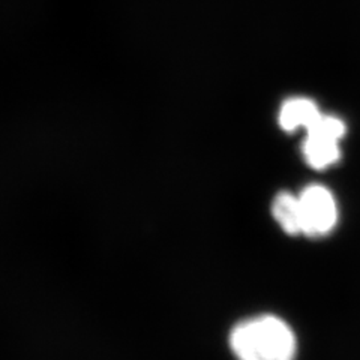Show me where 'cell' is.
<instances>
[{
	"mask_svg": "<svg viewBox=\"0 0 360 360\" xmlns=\"http://www.w3.org/2000/svg\"><path fill=\"white\" fill-rule=\"evenodd\" d=\"M239 360H295L296 338L290 326L274 315L242 321L230 336Z\"/></svg>",
	"mask_w": 360,
	"mask_h": 360,
	"instance_id": "1",
	"label": "cell"
},
{
	"mask_svg": "<svg viewBox=\"0 0 360 360\" xmlns=\"http://www.w3.org/2000/svg\"><path fill=\"white\" fill-rule=\"evenodd\" d=\"M303 155H305L307 162L312 167L321 170L328 168L340 160V141L320 139V137H308L303 143Z\"/></svg>",
	"mask_w": 360,
	"mask_h": 360,
	"instance_id": "5",
	"label": "cell"
},
{
	"mask_svg": "<svg viewBox=\"0 0 360 360\" xmlns=\"http://www.w3.org/2000/svg\"><path fill=\"white\" fill-rule=\"evenodd\" d=\"M272 213L283 230L291 236L302 233V213L299 197L290 193H281L276 195L272 205Z\"/></svg>",
	"mask_w": 360,
	"mask_h": 360,
	"instance_id": "4",
	"label": "cell"
},
{
	"mask_svg": "<svg viewBox=\"0 0 360 360\" xmlns=\"http://www.w3.org/2000/svg\"><path fill=\"white\" fill-rule=\"evenodd\" d=\"M321 115L315 101L307 96L288 98L279 110V127L287 132H292L299 128L307 129L311 123Z\"/></svg>",
	"mask_w": 360,
	"mask_h": 360,
	"instance_id": "3",
	"label": "cell"
},
{
	"mask_svg": "<svg viewBox=\"0 0 360 360\" xmlns=\"http://www.w3.org/2000/svg\"><path fill=\"white\" fill-rule=\"evenodd\" d=\"M302 233L309 238H321L333 230L338 209L333 195L320 185H311L299 195Z\"/></svg>",
	"mask_w": 360,
	"mask_h": 360,
	"instance_id": "2",
	"label": "cell"
},
{
	"mask_svg": "<svg viewBox=\"0 0 360 360\" xmlns=\"http://www.w3.org/2000/svg\"><path fill=\"white\" fill-rule=\"evenodd\" d=\"M308 137H320L340 141L345 135V123L336 116L321 115L305 129Z\"/></svg>",
	"mask_w": 360,
	"mask_h": 360,
	"instance_id": "6",
	"label": "cell"
}]
</instances>
